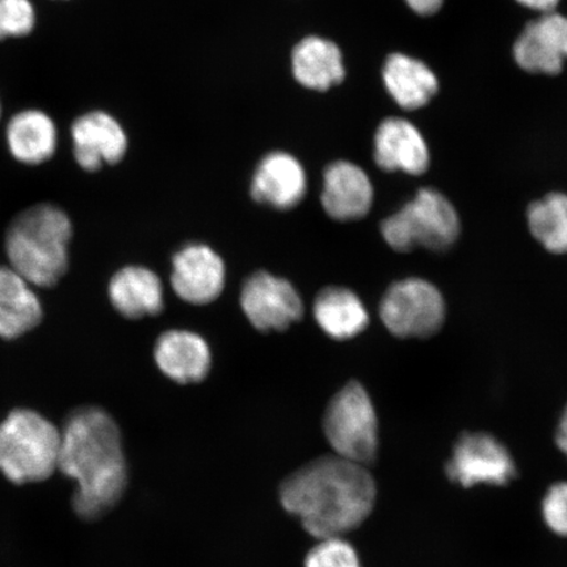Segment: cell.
Here are the masks:
<instances>
[{
  "mask_svg": "<svg viewBox=\"0 0 567 567\" xmlns=\"http://www.w3.org/2000/svg\"><path fill=\"white\" fill-rule=\"evenodd\" d=\"M373 197L372 182L363 168L347 161L326 167L321 203L336 221H358L365 217L372 208Z\"/></svg>",
  "mask_w": 567,
  "mask_h": 567,
  "instance_id": "14",
  "label": "cell"
},
{
  "mask_svg": "<svg viewBox=\"0 0 567 567\" xmlns=\"http://www.w3.org/2000/svg\"><path fill=\"white\" fill-rule=\"evenodd\" d=\"M382 76L389 94L408 111L427 104L439 87L435 74L422 61L401 53L388 56Z\"/></svg>",
  "mask_w": 567,
  "mask_h": 567,
  "instance_id": "22",
  "label": "cell"
},
{
  "mask_svg": "<svg viewBox=\"0 0 567 567\" xmlns=\"http://www.w3.org/2000/svg\"><path fill=\"white\" fill-rule=\"evenodd\" d=\"M74 157L84 172H99L104 165H116L127 152V137L122 124L104 111H92L78 117L71 126Z\"/></svg>",
  "mask_w": 567,
  "mask_h": 567,
  "instance_id": "11",
  "label": "cell"
},
{
  "mask_svg": "<svg viewBox=\"0 0 567 567\" xmlns=\"http://www.w3.org/2000/svg\"><path fill=\"white\" fill-rule=\"evenodd\" d=\"M380 229L396 252H410L416 247L441 252L456 244L461 224L449 198L434 188H421L413 200L385 218Z\"/></svg>",
  "mask_w": 567,
  "mask_h": 567,
  "instance_id": "5",
  "label": "cell"
},
{
  "mask_svg": "<svg viewBox=\"0 0 567 567\" xmlns=\"http://www.w3.org/2000/svg\"><path fill=\"white\" fill-rule=\"evenodd\" d=\"M305 567H361L358 551L342 536L319 538Z\"/></svg>",
  "mask_w": 567,
  "mask_h": 567,
  "instance_id": "24",
  "label": "cell"
},
{
  "mask_svg": "<svg viewBox=\"0 0 567 567\" xmlns=\"http://www.w3.org/2000/svg\"><path fill=\"white\" fill-rule=\"evenodd\" d=\"M514 56L529 73H561L567 59V18L548 12L532 21L516 40Z\"/></svg>",
  "mask_w": 567,
  "mask_h": 567,
  "instance_id": "12",
  "label": "cell"
},
{
  "mask_svg": "<svg viewBox=\"0 0 567 567\" xmlns=\"http://www.w3.org/2000/svg\"><path fill=\"white\" fill-rule=\"evenodd\" d=\"M71 236L70 218L52 204L21 212L6 236L11 268L31 286H55L68 271Z\"/></svg>",
  "mask_w": 567,
  "mask_h": 567,
  "instance_id": "3",
  "label": "cell"
},
{
  "mask_svg": "<svg viewBox=\"0 0 567 567\" xmlns=\"http://www.w3.org/2000/svg\"><path fill=\"white\" fill-rule=\"evenodd\" d=\"M313 315L324 334L336 340L358 337L370 323L363 301L351 289L343 287L322 289L316 297Z\"/></svg>",
  "mask_w": 567,
  "mask_h": 567,
  "instance_id": "20",
  "label": "cell"
},
{
  "mask_svg": "<svg viewBox=\"0 0 567 567\" xmlns=\"http://www.w3.org/2000/svg\"><path fill=\"white\" fill-rule=\"evenodd\" d=\"M532 236L551 254H567V195L553 193L527 209Z\"/></svg>",
  "mask_w": 567,
  "mask_h": 567,
  "instance_id": "23",
  "label": "cell"
},
{
  "mask_svg": "<svg viewBox=\"0 0 567 567\" xmlns=\"http://www.w3.org/2000/svg\"><path fill=\"white\" fill-rule=\"evenodd\" d=\"M292 73L302 87L328 91L342 83L346 76L343 55L330 40L309 35L292 52Z\"/></svg>",
  "mask_w": 567,
  "mask_h": 567,
  "instance_id": "18",
  "label": "cell"
},
{
  "mask_svg": "<svg viewBox=\"0 0 567 567\" xmlns=\"http://www.w3.org/2000/svg\"><path fill=\"white\" fill-rule=\"evenodd\" d=\"M410 9L423 17L434 16L442 9L443 0H406Z\"/></svg>",
  "mask_w": 567,
  "mask_h": 567,
  "instance_id": "27",
  "label": "cell"
},
{
  "mask_svg": "<svg viewBox=\"0 0 567 567\" xmlns=\"http://www.w3.org/2000/svg\"><path fill=\"white\" fill-rule=\"evenodd\" d=\"M542 514L551 532L567 537V482L550 486L542 503Z\"/></svg>",
  "mask_w": 567,
  "mask_h": 567,
  "instance_id": "26",
  "label": "cell"
},
{
  "mask_svg": "<svg viewBox=\"0 0 567 567\" xmlns=\"http://www.w3.org/2000/svg\"><path fill=\"white\" fill-rule=\"evenodd\" d=\"M516 473L506 446L485 432L461 435L445 465L446 477L461 487L505 486L515 480Z\"/></svg>",
  "mask_w": 567,
  "mask_h": 567,
  "instance_id": "8",
  "label": "cell"
},
{
  "mask_svg": "<svg viewBox=\"0 0 567 567\" xmlns=\"http://www.w3.org/2000/svg\"><path fill=\"white\" fill-rule=\"evenodd\" d=\"M444 297L434 284L409 278L390 286L380 302V317L396 338H430L443 328Z\"/></svg>",
  "mask_w": 567,
  "mask_h": 567,
  "instance_id": "7",
  "label": "cell"
},
{
  "mask_svg": "<svg viewBox=\"0 0 567 567\" xmlns=\"http://www.w3.org/2000/svg\"><path fill=\"white\" fill-rule=\"evenodd\" d=\"M154 359L163 374L177 384H197L212 367L207 340L188 330L163 332L155 343Z\"/></svg>",
  "mask_w": 567,
  "mask_h": 567,
  "instance_id": "16",
  "label": "cell"
},
{
  "mask_svg": "<svg viewBox=\"0 0 567 567\" xmlns=\"http://www.w3.org/2000/svg\"><path fill=\"white\" fill-rule=\"evenodd\" d=\"M59 470L75 481L73 507L84 520H96L123 498L127 466L122 432L99 408L71 413L61 431Z\"/></svg>",
  "mask_w": 567,
  "mask_h": 567,
  "instance_id": "2",
  "label": "cell"
},
{
  "mask_svg": "<svg viewBox=\"0 0 567 567\" xmlns=\"http://www.w3.org/2000/svg\"><path fill=\"white\" fill-rule=\"evenodd\" d=\"M326 439L336 455L367 466L379 451L378 414L365 388L351 381L338 392L326 409Z\"/></svg>",
  "mask_w": 567,
  "mask_h": 567,
  "instance_id": "6",
  "label": "cell"
},
{
  "mask_svg": "<svg viewBox=\"0 0 567 567\" xmlns=\"http://www.w3.org/2000/svg\"><path fill=\"white\" fill-rule=\"evenodd\" d=\"M556 444L567 457V405L564 410L561 420H559L557 432H556Z\"/></svg>",
  "mask_w": 567,
  "mask_h": 567,
  "instance_id": "29",
  "label": "cell"
},
{
  "mask_svg": "<svg viewBox=\"0 0 567 567\" xmlns=\"http://www.w3.org/2000/svg\"><path fill=\"white\" fill-rule=\"evenodd\" d=\"M56 127L45 112L27 110L17 113L6 130L7 145L13 158L24 165H41L56 148Z\"/></svg>",
  "mask_w": 567,
  "mask_h": 567,
  "instance_id": "19",
  "label": "cell"
},
{
  "mask_svg": "<svg viewBox=\"0 0 567 567\" xmlns=\"http://www.w3.org/2000/svg\"><path fill=\"white\" fill-rule=\"evenodd\" d=\"M35 25V11L31 0H0V41L24 38Z\"/></svg>",
  "mask_w": 567,
  "mask_h": 567,
  "instance_id": "25",
  "label": "cell"
},
{
  "mask_svg": "<svg viewBox=\"0 0 567 567\" xmlns=\"http://www.w3.org/2000/svg\"><path fill=\"white\" fill-rule=\"evenodd\" d=\"M42 308L31 284L12 268L0 267V337L16 339L41 322Z\"/></svg>",
  "mask_w": 567,
  "mask_h": 567,
  "instance_id": "21",
  "label": "cell"
},
{
  "mask_svg": "<svg viewBox=\"0 0 567 567\" xmlns=\"http://www.w3.org/2000/svg\"><path fill=\"white\" fill-rule=\"evenodd\" d=\"M240 308L261 332L287 330L303 315L300 293L292 284L266 271L255 272L245 281Z\"/></svg>",
  "mask_w": 567,
  "mask_h": 567,
  "instance_id": "9",
  "label": "cell"
},
{
  "mask_svg": "<svg viewBox=\"0 0 567 567\" xmlns=\"http://www.w3.org/2000/svg\"><path fill=\"white\" fill-rule=\"evenodd\" d=\"M113 308L130 319L158 316L165 308V289L159 276L146 267L120 269L110 281Z\"/></svg>",
  "mask_w": 567,
  "mask_h": 567,
  "instance_id": "17",
  "label": "cell"
},
{
  "mask_svg": "<svg viewBox=\"0 0 567 567\" xmlns=\"http://www.w3.org/2000/svg\"><path fill=\"white\" fill-rule=\"evenodd\" d=\"M61 431L33 410L11 411L0 423V472L17 485L45 481L59 470Z\"/></svg>",
  "mask_w": 567,
  "mask_h": 567,
  "instance_id": "4",
  "label": "cell"
},
{
  "mask_svg": "<svg viewBox=\"0 0 567 567\" xmlns=\"http://www.w3.org/2000/svg\"><path fill=\"white\" fill-rule=\"evenodd\" d=\"M375 484L367 466L337 455L310 461L280 486V502L318 538L343 536L361 526L375 503Z\"/></svg>",
  "mask_w": 567,
  "mask_h": 567,
  "instance_id": "1",
  "label": "cell"
},
{
  "mask_svg": "<svg viewBox=\"0 0 567 567\" xmlns=\"http://www.w3.org/2000/svg\"><path fill=\"white\" fill-rule=\"evenodd\" d=\"M374 162L386 173L422 175L430 166L429 146L420 131L402 118H386L374 136Z\"/></svg>",
  "mask_w": 567,
  "mask_h": 567,
  "instance_id": "15",
  "label": "cell"
},
{
  "mask_svg": "<svg viewBox=\"0 0 567 567\" xmlns=\"http://www.w3.org/2000/svg\"><path fill=\"white\" fill-rule=\"evenodd\" d=\"M226 268L221 257L207 245L190 244L173 258L172 287L179 299L207 305L221 296Z\"/></svg>",
  "mask_w": 567,
  "mask_h": 567,
  "instance_id": "10",
  "label": "cell"
},
{
  "mask_svg": "<svg viewBox=\"0 0 567 567\" xmlns=\"http://www.w3.org/2000/svg\"><path fill=\"white\" fill-rule=\"evenodd\" d=\"M0 115H2V105H0Z\"/></svg>",
  "mask_w": 567,
  "mask_h": 567,
  "instance_id": "30",
  "label": "cell"
},
{
  "mask_svg": "<svg viewBox=\"0 0 567 567\" xmlns=\"http://www.w3.org/2000/svg\"><path fill=\"white\" fill-rule=\"evenodd\" d=\"M308 177L299 159L286 152H272L259 162L251 182L255 202L278 210L297 207L307 195Z\"/></svg>",
  "mask_w": 567,
  "mask_h": 567,
  "instance_id": "13",
  "label": "cell"
},
{
  "mask_svg": "<svg viewBox=\"0 0 567 567\" xmlns=\"http://www.w3.org/2000/svg\"><path fill=\"white\" fill-rule=\"evenodd\" d=\"M517 2L524 7H528L530 10L548 13L556 9L559 0H517Z\"/></svg>",
  "mask_w": 567,
  "mask_h": 567,
  "instance_id": "28",
  "label": "cell"
}]
</instances>
